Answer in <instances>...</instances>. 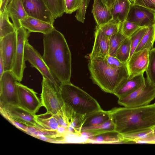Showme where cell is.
Listing matches in <instances>:
<instances>
[{
  "label": "cell",
  "instance_id": "obj_9",
  "mask_svg": "<svg viewBox=\"0 0 155 155\" xmlns=\"http://www.w3.org/2000/svg\"><path fill=\"white\" fill-rule=\"evenodd\" d=\"M17 41L15 57L11 71L17 81H22L24 70L26 67L24 59V48L26 42L28 41L30 32L21 26L16 30Z\"/></svg>",
  "mask_w": 155,
  "mask_h": 155
},
{
  "label": "cell",
  "instance_id": "obj_11",
  "mask_svg": "<svg viewBox=\"0 0 155 155\" xmlns=\"http://www.w3.org/2000/svg\"><path fill=\"white\" fill-rule=\"evenodd\" d=\"M28 16L53 25L54 18L44 0H21Z\"/></svg>",
  "mask_w": 155,
  "mask_h": 155
},
{
  "label": "cell",
  "instance_id": "obj_37",
  "mask_svg": "<svg viewBox=\"0 0 155 155\" xmlns=\"http://www.w3.org/2000/svg\"><path fill=\"white\" fill-rule=\"evenodd\" d=\"M65 12L71 14L77 11L79 4L80 0H64Z\"/></svg>",
  "mask_w": 155,
  "mask_h": 155
},
{
  "label": "cell",
  "instance_id": "obj_12",
  "mask_svg": "<svg viewBox=\"0 0 155 155\" xmlns=\"http://www.w3.org/2000/svg\"><path fill=\"white\" fill-rule=\"evenodd\" d=\"M16 31L11 33L0 39V52L4 62V72L11 71L13 65L17 47Z\"/></svg>",
  "mask_w": 155,
  "mask_h": 155
},
{
  "label": "cell",
  "instance_id": "obj_35",
  "mask_svg": "<svg viewBox=\"0 0 155 155\" xmlns=\"http://www.w3.org/2000/svg\"><path fill=\"white\" fill-rule=\"evenodd\" d=\"M140 27L135 23L126 20L121 24L120 31L126 38H130Z\"/></svg>",
  "mask_w": 155,
  "mask_h": 155
},
{
  "label": "cell",
  "instance_id": "obj_16",
  "mask_svg": "<svg viewBox=\"0 0 155 155\" xmlns=\"http://www.w3.org/2000/svg\"><path fill=\"white\" fill-rule=\"evenodd\" d=\"M94 41L88 59H105L109 55V38L106 36L97 26L94 34Z\"/></svg>",
  "mask_w": 155,
  "mask_h": 155
},
{
  "label": "cell",
  "instance_id": "obj_39",
  "mask_svg": "<svg viewBox=\"0 0 155 155\" xmlns=\"http://www.w3.org/2000/svg\"><path fill=\"white\" fill-rule=\"evenodd\" d=\"M134 4L155 12V0H135Z\"/></svg>",
  "mask_w": 155,
  "mask_h": 155
},
{
  "label": "cell",
  "instance_id": "obj_13",
  "mask_svg": "<svg viewBox=\"0 0 155 155\" xmlns=\"http://www.w3.org/2000/svg\"><path fill=\"white\" fill-rule=\"evenodd\" d=\"M126 20L140 27H149L155 25V12L132 4Z\"/></svg>",
  "mask_w": 155,
  "mask_h": 155
},
{
  "label": "cell",
  "instance_id": "obj_19",
  "mask_svg": "<svg viewBox=\"0 0 155 155\" xmlns=\"http://www.w3.org/2000/svg\"><path fill=\"white\" fill-rule=\"evenodd\" d=\"M92 12L98 26L103 25L113 20L110 8L102 0H94Z\"/></svg>",
  "mask_w": 155,
  "mask_h": 155
},
{
  "label": "cell",
  "instance_id": "obj_27",
  "mask_svg": "<svg viewBox=\"0 0 155 155\" xmlns=\"http://www.w3.org/2000/svg\"><path fill=\"white\" fill-rule=\"evenodd\" d=\"M9 17L6 8L0 12V39L16 31L13 24L10 21Z\"/></svg>",
  "mask_w": 155,
  "mask_h": 155
},
{
  "label": "cell",
  "instance_id": "obj_2",
  "mask_svg": "<svg viewBox=\"0 0 155 155\" xmlns=\"http://www.w3.org/2000/svg\"><path fill=\"white\" fill-rule=\"evenodd\" d=\"M109 111L114 130L121 135L152 129L155 127L154 104L138 107H114Z\"/></svg>",
  "mask_w": 155,
  "mask_h": 155
},
{
  "label": "cell",
  "instance_id": "obj_42",
  "mask_svg": "<svg viewBox=\"0 0 155 155\" xmlns=\"http://www.w3.org/2000/svg\"><path fill=\"white\" fill-rule=\"evenodd\" d=\"M102 1L107 6L110 8L113 5L116 0H102Z\"/></svg>",
  "mask_w": 155,
  "mask_h": 155
},
{
  "label": "cell",
  "instance_id": "obj_45",
  "mask_svg": "<svg viewBox=\"0 0 155 155\" xmlns=\"http://www.w3.org/2000/svg\"><path fill=\"white\" fill-rule=\"evenodd\" d=\"M155 104V103H154Z\"/></svg>",
  "mask_w": 155,
  "mask_h": 155
},
{
  "label": "cell",
  "instance_id": "obj_14",
  "mask_svg": "<svg viewBox=\"0 0 155 155\" xmlns=\"http://www.w3.org/2000/svg\"><path fill=\"white\" fill-rule=\"evenodd\" d=\"M0 112L4 117H8L28 126L37 127L35 115L18 106H0Z\"/></svg>",
  "mask_w": 155,
  "mask_h": 155
},
{
  "label": "cell",
  "instance_id": "obj_26",
  "mask_svg": "<svg viewBox=\"0 0 155 155\" xmlns=\"http://www.w3.org/2000/svg\"><path fill=\"white\" fill-rule=\"evenodd\" d=\"M155 41V25L148 27L146 33L136 48L134 52H137L146 48L150 51L153 48Z\"/></svg>",
  "mask_w": 155,
  "mask_h": 155
},
{
  "label": "cell",
  "instance_id": "obj_6",
  "mask_svg": "<svg viewBox=\"0 0 155 155\" xmlns=\"http://www.w3.org/2000/svg\"><path fill=\"white\" fill-rule=\"evenodd\" d=\"M155 98V86L145 78V83L127 96L118 99V103L127 107H142L149 104Z\"/></svg>",
  "mask_w": 155,
  "mask_h": 155
},
{
  "label": "cell",
  "instance_id": "obj_38",
  "mask_svg": "<svg viewBox=\"0 0 155 155\" xmlns=\"http://www.w3.org/2000/svg\"><path fill=\"white\" fill-rule=\"evenodd\" d=\"M105 59L108 65L114 69H120L127 64L121 62L115 56L109 55Z\"/></svg>",
  "mask_w": 155,
  "mask_h": 155
},
{
  "label": "cell",
  "instance_id": "obj_20",
  "mask_svg": "<svg viewBox=\"0 0 155 155\" xmlns=\"http://www.w3.org/2000/svg\"><path fill=\"white\" fill-rule=\"evenodd\" d=\"M6 9L16 30H18L22 26L21 21L28 16L21 0H12L8 5Z\"/></svg>",
  "mask_w": 155,
  "mask_h": 155
},
{
  "label": "cell",
  "instance_id": "obj_41",
  "mask_svg": "<svg viewBox=\"0 0 155 155\" xmlns=\"http://www.w3.org/2000/svg\"><path fill=\"white\" fill-rule=\"evenodd\" d=\"M4 72V60L2 54L0 52V78L1 77Z\"/></svg>",
  "mask_w": 155,
  "mask_h": 155
},
{
  "label": "cell",
  "instance_id": "obj_30",
  "mask_svg": "<svg viewBox=\"0 0 155 155\" xmlns=\"http://www.w3.org/2000/svg\"><path fill=\"white\" fill-rule=\"evenodd\" d=\"M114 124L110 118L106 122L91 127H82L81 130H87L94 133L95 135L104 132L114 130Z\"/></svg>",
  "mask_w": 155,
  "mask_h": 155
},
{
  "label": "cell",
  "instance_id": "obj_18",
  "mask_svg": "<svg viewBox=\"0 0 155 155\" xmlns=\"http://www.w3.org/2000/svg\"><path fill=\"white\" fill-rule=\"evenodd\" d=\"M21 26L30 32H36L47 34L54 27L53 25L42 20L27 16L21 21Z\"/></svg>",
  "mask_w": 155,
  "mask_h": 155
},
{
  "label": "cell",
  "instance_id": "obj_31",
  "mask_svg": "<svg viewBox=\"0 0 155 155\" xmlns=\"http://www.w3.org/2000/svg\"><path fill=\"white\" fill-rule=\"evenodd\" d=\"M146 72L147 79L155 86V48L149 51V62Z\"/></svg>",
  "mask_w": 155,
  "mask_h": 155
},
{
  "label": "cell",
  "instance_id": "obj_5",
  "mask_svg": "<svg viewBox=\"0 0 155 155\" xmlns=\"http://www.w3.org/2000/svg\"><path fill=\"white\" fill-rule=\"evenodd\" d=\"M41 100L46 113L55 115L62 109L64 103L61 97L60 88L56 87L51 82L43 77Z\"/></svg>",
  "mask_w": 155,
  "mask_h": 155
},
{
  "label": "cell",
  "instance_id": "obj_34",
  "mask_svg": "<svg viewBox=\"0 0 155 155\" xmlns=\"http://www.w3.org/2000/svg\"><path fill=\"white\" fill-rule=\"evenodd\" d=\"M126 38L120 31L109 38V55L114 56L115 54L123 41Z\"/></svg>",
  "mask_w": 155,
  "mask_h": 155
},
{
  "label": "cell",
  "instance_id": "obj_23",
  "mask_svg": "<svg viewBox=\"0 0 155 155\" xmlns=\"http://www.w3.org/2000/svg\"><path fill=\"white\" fill-rule=\"evenodd\" d=\"M111 118L109 110L103 109L95 111L85 115L82 127L96 126L103 124Z\"/></svg>",
  "mask_w": 155,
  "mask_h": 155
},
{
  "label": "cell",
  "instance_id": "obj_28",
  "mask_svg": "<svg viewBox=\"0 0 155 155\" xmlns=\"http://www.w3.org/2000/svg\"><path fill=\"white\" fill-rule=\"evenodd\" d=\"M131 42L129 38H126L116 51L114 56L120 61L127 64L130 58Z\"/></svg>",
  "mask_w": 155,
  "mask_h": 155
},
{
  "label": "cell",
  "instance_id": "obj_3",
  "mask_svg": "<svg viewBox=\"0 0 155 155\" xmlns=\"http://www.w3.org/2000/svg\"><path fill=\"white\" fill-rule=\"evenodd\" d=\"M88 68L94 83L104 91L111 94H114L129 77L127 64L120 69H114L104 58L89 59Z\"/></svg>",
  "mask_w": 155,
  "mask_h": 155
},
{
  "label": "cell",
  "instance_id": "obj_22",
  "mask_svg": "<svg viewBox=\"0 0 155 155\" xmlns=\"http://www.w3.org/2000/svg\"><path fill=\"white\" fill-rule=\"evenodd\" d=\"M86 143H123L122 135L115 130L87 137Z\"/></svg>",
  "mask_w": 155,
  "mask_h": 155
},
{
  "label": "cell",
  "instance_id": "obj_32",
  "mask_svg": "<svg viewBox=\"0 0 155 155\" xmlns=\"http://www.w3.org/2000/svg\"><path fill=\"white\" fill-rule=\"evenodd\" d=\"M148 28V27H140L130 38L131 42V50L129 58L140 44L143 37L146 33Z\"/></svg>",
  "mask_w": 155,
  "mask_h": 155
},
{
  "label": "cell",
  "instance_id": "obj_7",
  "mask_svg": "<svg viewBox=\"0 0 155 155\" xmlns=\"http://www.w3.org/2000/svg\"><path fill=\"white\" fill-rule=\"evenodd\" d=\"M18 82L11 71L4 72L0 78V106L8 105L18 106Z\"/></svg>",
  "mask_w": 155,
  "mask_h": 155
},
{
  "label": "cell",
  "instance_id": "obj_44",
  "mask_svg": "<svg viewBox=\"0 0 155 155\" xmlns=\"http://www.w3.org/2000/svg\"><path fill=\"white\" fill-rule=\"evenodd\" d=\"M130 0L132 4H134V2H135V0Z\"/></svg>",
  "mask_w": 155,
  "mask_h": 155
},
{
  "label": "cell",
  "instance_id": "obj_8",
  "mask_svg": "<svg viewBox=\"0 0 155 155\" xmlns=\"http://www.w3.org/2000/svg\"><path fill=\"white\" fill-rule=\"evenodd\" d=\"M24 59L36 68L44 77L56 87L60 88L61 83L54 77L39 53L27 41L24 48Z\"/></svg>",
  "mask_w": 155,
  "mask_h": 155
},
{
  "label": "cell",
  "instance_id": "obj_15",
  "mask_svg": "<svg viewBox=\"0 0 155 155\" xmlns=\"http://www.w3.org/2000/svg\"><path fill=\"white\" fill-rule=\"evenodd\" d=\"M149 51L146 48L134 53L127 64L129 77L143 74L146 71L149 62Z\"/></svg>",
  "mask_w": 155,
  "mask_h": 155
},
{
  "label": "cell",
  "instance_id": "obj_29",
  "mask_svg": "<svg viewBox=\"0 0 155 155\" xmlns=\"http://www.w3.org/2000/svg\"><path fill=\"white\" fill-rule=\"evenodd\" d=\"M55 19L61 17L65 12L64 0H44Z\"/></svg>",
  "mask_w": 155,
  "mask_h": 155
},
{
  "label": "cell",
  "instance_id": "obj_24",
  "mask_svg": "<svg viewBox=\"0 0 155 155\" xmlns=\"http://www.w3.org/2000/svg\"><path fill=\"white\" fill-rule=\"evenodd\" d=\"M122 136L123 143H153L154 139L153 129Z\"/></svg>",
  "mask_w": 155,
  "mask_h": 155
},
{
  "label": "cell",
  "instance_id": "obj_40",
  "mask_svg": "<svg viewBox=\"0 0 155 155\" xmlns=\"http://www.w3.org/2000/svg\"><path fill=\"white\" fill-rule=\"evenodd\" d=\"M12 0H0V12H3Z\"/></svg>",
  "mask_w": 155,
  "mask_h": 155
},
{
  "label": "cell",
  "instance_id": "obj_36",
  "mask_svg": "<svg viewBox=\"0 0 155 155\" xmlns=\"http://www.w3.org/2000/svg\"><path fill=\"white\" fill-rule=\"evenodd\" d=\"M90 0H80L79 6L77 10L75 17L78 21L84 23L86 12Z\"/></svg>",
  "mask_w": 155,
  "mask_h": 155
},
{
  "label": "cell",
  "instance_id": "obj_21",
  "mask_svg": "<svg viewBox=\"0 0 155 155\" xmlns=\"http://www.w3.org/2000/svg\"><path fill=\"white\" fill-rule=\"evenodd\" d=\"M132 4L130 0H116L110 8L113 21L122 23L126 20Z\"/></svg>",
  "mask_w": 155,
  "mask_h": 155
},
{
  "label": "cell",
  "instance_id": "obj_43",
  "mask_svg": "<svg viewBox=\"0 0 155 155\" xmlns=\"http://www.w3.org/2000/svg\"><path fill=\"white\" fill-rule=\"evenodd\" d=\"M153 135H154V139H153V143L155 144V127H154L153 128Z\"/></svg>",
  "mask_w": 155,
  "mask_h": 155
},
{
  "label": "cell",
  "instance_id": "obj_17",
  "mask_svg": "<svg viewBox=\"0 0 155 155\" xmlns=\"http://www.w3.org/2000/svg\"><path fill=\"white\" fill-rule=\"evenodd\" d=\"M145 82L143 74L129 77L121 84L114 94L118 99L124 97L137 90Z\"/></svg>",
  "mask_w": 155,
  "mask_h": 155
},
{
  "label": "cell",
  "instance_id": "obj_25",
  "mask_svg": "<svg viewBox=\"0 0 155 155\" xmlns=\"http://www.w3.org/2000/svg\"><path fill=\"white\" fill-rule=\"evenodd\" d=\"M37 127L48 130H57L60 126L59 122L54 115L46 113L39 115H35Z\"/></svg>",
  "mask_w": 155,
  "mask_h": 155
},
{
  "label": "cell",
  "instance_id": "obj_4",
  "mask_svg": "<svg viewBox=\"0 0 155 155\" xmlns=\"http://www.w3.org/2000/svg\"><path fill=\"white\" fill-rule=\"evenodd\" d=\"M60 93L64 104L78 113L86 115L102 109L96 99L71 82L61 84Z\"/></svg>",
  "mask_w": 155,
  "mask_h": 155
},
{
  "label": "cell",
  "instance_id": "obj_1",
  "mask_svg": "<svg viewBox=\"0 0 155 155\" xmlns=\"http://www.w3.org/2000/svg\"><path fill=\"white\" fill-rule=\"evenodd\" d=\"M42 58L57 80L61 84L70 82L71 55L62 34L55 28L44 35Z\"/></svg>",
  "mask_w": 155,
  "mask_h": 155
},
{
  "label": "cell",
  "instance_id": "obj_33",
  "mask_svg": "<svg viewBox=\"0 0 155 155\" xmlns=\"http://www.w3.org/2000/svg\"><path fill=\"white\" fill-rule=\"evenodd\" d=\"M121 24V23L115 22L112 20L101 26H97L106 36L110 38L111 36L120 31Z\"/></svg>",
  "mask_w": 155,
  "mask_h": 155
},
{
  "label": "cell",
  "instance_id": "obj_10",
  "mask_svg": "<svg viewBox=\"0 0 155 155\" xmlns=\"http://www.w3.org/2000/svg\"><path fill=\"white\" fill-rule=\"evenodd\" d=\"M18 106L35 115L42 106L41 100L37 95V93L18 82L17 84Z\"/></svg>",
  "mask_w": 155,
  "mask_h": 155
}]
</instances>
